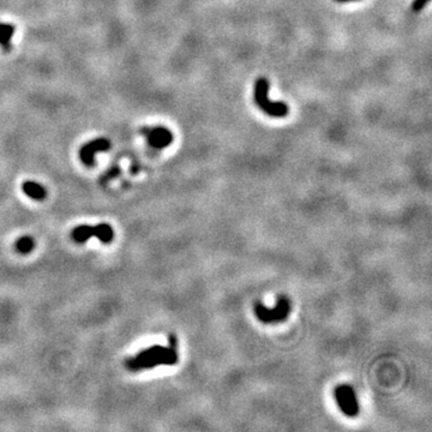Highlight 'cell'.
<instances>
[{
	"label": "cell",
	"mask_w": 432,
	"mask_h": 432,
	"mask_svg": "<svg viewBox=\"0 0 432 432\" xmlns=\"http://www.w3.org/2000/svg\"><path fill=\"white\" fill-rule=\"evenodd\" d=\"M94 237H96L101 243L109 244L114 238L113 228L108 224H99L94 226Z\"/></svg>",
	"instance_id": "cell-9"
},
{
	"label": "cell",
	"mask_w": 432,
	"mask_h": 432,
	"mask_svg": "<svg viewBox=\"0 0 432 432\" xmlns=\"http://www.w3.org/2000/svg\"><path fill=\"white\" fill-rule=\"evenodd\" d=\"M254 102L269 117L284 118L289 113V108L284 102H275L269 99V82L264 77H259L254 83Z\"/></svg>",
	"instance_id": "cell-2"
},
{
	"label": "cell",
	"mask_w": 432,
	"mask_h": 432,
	"mask_svg": "<svg viewBox=\"0 0 432 432\" xmlns=\"http://www.w3.org/2000/svg\"><path fill=\"white\" fill-rule=\"evenodd\" d=\"M111 148V142L106 138H98L90 141L89 143L84 144L79 152V157L83 161V163L87 166H94L95 163V155L98 152H107Z\"/></svg>",
	"instance_id": "cell-6"
},
{
	"label": "cell",
	"mask_w": 432,
	"mask_h": 432,
	"mask_svg": "<svg viewBox=\"0 0 432 432\" xmlns=\"http://www.w3.org/2000/svg\"><path fill=\"white\" fill-rule=\"evenodd\" d=\"M177 363H178L177 339L174 335H170V347L161 345L150 346L149 348L141 351L133 358L127 359L125 365L132 371H139V370L152 369L159 365H174Z\"/></svg>",
	"instance_id": "cell-1"
},
{
	"label": "cell",
	"mask_w": 432,
	"mask_h": 432,
	"mask_svg": "<svg viewBox=\"0 0 432 432\" xmlns=\"http://www.w3.org/2000/svg\"><path fill=\"white\" fill-rule=\"evenodd\" d=\"M142 133L148 141L149 146L154 149H163L167 148L173 142V133L168 128L162 126H155V127H144Z\"/></svg>",
	"instance_id": "cell-5"
},
{
	"label": "cell",
	"mask_w": 432,
	"mask_h": 432,
	"mask_svg": "<svg viewBox=\"0 0 432 432\" xmlns=\"http://www.w3.org/2000/svg\"><path fill=\"white\" fill-rule=\"evenodd\" d=\"M23 192L28 197L33 198V200H44L46 197V190L42 185H40L39 182L33 181V180H26L23 182L22 185Z\"/></svg>",
	"instance_id": "cell-7"
},
{
	"label": "cell",
	"mask_w": 432,
	"mask_h": 432,
	"mask_svg": "<svg viewBox=\"0 0 432 432\" xmlns=\"http://www.w3.org/2000/svg\"><path fill=\"white\" fill-rule=\"evenodd\" d=\"M429 1H430V0H414V1L412 2V10L414 12H419L426 6V4H428Z\"/></svg>",
	"instance_id": "cell-12"
},
{
	"label": "cell",
	"mask_w": 432,
	"mask_h": 432,
	"mask_svg": "<svg viewBox=\"0 0 432 432\" xmlns=\"http://www.w3.org/2000/svg\"><path fill=\"white\" fill-rule=\"evenodd\" d=\"M91 237H94V226H88V225H82L72 230V238L77 243H85Z\"/></svg>",
	"instance_id": "cell-10"
},
{
	"label": "cell",
	"mask_w": 432,
	"mask_h": 432,
	"mask_svg": "<svg viewBox=\"0 0 432 432\" xmlns=\"http://www.w3.org/2000/svg\"><path fill=\"white\" fill-rule=\"evenodd\" d=\"M34 246H35L34 239L29 237V235H25V237L18 239L17 243H16V250L20 252V254H29V252L33 251Z\"/></svg>",
	"instance_id": "cell-11"
},
{
	"label": "cell",
	"mask_w": 432,
	"mask_h": 432,
	"mask_svg": "<svg viewBox=\"0 0 432 432\" xmlns=\"http://www.w3.org/2000/svg\"><path fill=\"white\" fill-rule=\"evenodd\" d=\"M15 34V26L12 24L0 23V47L4 52L11 50V41Z\"/></svg>",
	"instance_id": "cell-8"
},
{
	"label": "cell",
	"mask_w": 432,
	"mask_h": 432,
	"mask_svg": "<svg viewBox=\"0 0 432 432\" xmlns=\"http://www.w3.org/2000/svg\"><path fill=\"white\" fill-rule=\"evenodd\" d=\"M334 398L337 406L345 415L354 418L359 414V402L356 391L351 385L341 384L335 388Z\"/></svg>",
	"instance_id": "cell-4"
},
{
	"label": "cell",
	"mask_w": 432,
	"mask_h": 432,
	"mask_svg": "<svg viewBox=\"0 0 432 432\" xmlns=\"http://www.w3.org/2000/svg\"><path fill=\"white\" fill-rule=\"evenodd\" d=\"M339 2H348V1H354V0H336Z\"/></svg>",
	"instance_id": "cell-13"
},
{
	"label": "cell",
	"mask_w": 432,
	"mask_h": 432,
	"mask_svg": "<svg viewBox=\"0 0 432 432\" xmlns=\"http://www.w3.org/2000/svg\"><path fill=\"white\" fill-rule=\"evenodd\" d=\"M254 315L258 321L265 324L281 323L289 317L292 311L291 300L287 297L280 296L273 307H268L261 302L254 304Z\"/></svg>",
	"instance_id": "cell-3"
}]
</instances>
